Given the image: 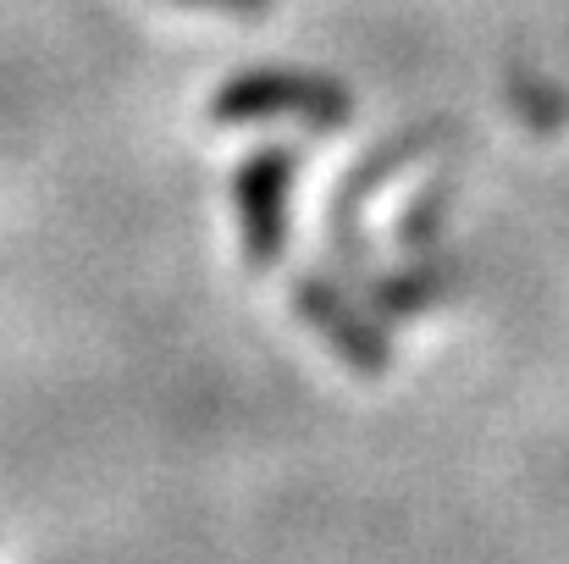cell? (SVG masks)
<instances>
[{
  "instance_id": "cell-3",
  "label": "cell",
  "mask_w": 569,
  "mask_h": 564,
  "mask_svg": "<svg viewBox=\"0 0 569 564\" xmlns=\"http://www.w3.org/2000/svg\"><path fill=\"white\" fill-rule=\"evenodd\" d=\"M305 172V156L293 145H260L232 172V216H238V249L254 271L282 266L293 244V184Z\"/></svg>"
},
{
  "instance_id": "cell-1",
  "label": "cell",
  "mask_w": 569,
  "mask_h": 564,
  "mask_svg": "<svg viewBox=\"0 0 569 564\" xmlns=\"http://www.w3.org/2000/svg\"><path fill=\"white\" fill-rule=\"evenodd\" d=\"M210 122L243 128V122H299L310 133H343L355 122V95L327 72L299 67H254L216 89Z\"/></svg>"
},
{
  "instance_id": "cell-4",
  "label": "cell",
  "mask_w": 569,
  "mask_h": 564,
  "mask_svg": "<svg viewBox=\"0 0 569 564\" xmlns=\"http://www.w3.org/2000/svg\"><path fill=\"white\" fill-rule=\"evenodd\" d=\"M288 305L299 310V321L360 376H387L392 372V338L377 310H360L349 299L343 283H332L327 271H299L288 283Z\"/></svg>"
},
{
  "instance_id": "cell-5",
  "label": "cell",
  "mask_w": 569,
  "mask_h": 564,
  "mask_svg": "<svg viewBox=\"0 0 569 564\" xmlns=\"http://www.w3.org/2000/svg\"><path fill=\"white\" fill-rule=\"evenodd\" d=\"M360 288H366V299H371V310L381 321H409V316H426V310H437L448 299L453 271L442 260L420 255V266H409V271H371Z\"/></svg>"
},
{
  "instance_id": "cell-7",
  "label": "cell",
  "mask_w": 569,
  "mask_h": 564,
  "mask_svg": "<svg viewBox=\"0 0 569 564\" xmlns=\"http://www.w3.org/2000/svg\"><path fill=\"white\" fill-rule=\"evenodd\" d=\"M178 6H204V11H227V17H260L277 0H178Z\"/></svg>"
},
{
  "instance_id": "cell-2",
  "label": "cell",
  "mask_w": 569,
  "mask_h": 564,
  "mask_svg": "<svg viewBox=\"0 0 569 564\" xmlns=\"http://www.w3.org/2000/svg\"><path fill=\"white\" fill-rule=\"evenodd\" d=\"M437 139H448V122H426V128H403V133H392L387 145H377L366 161H355L338 188H332V199H327V249H332V260H338V271L360 288L377 266H371V232H366V205L377 199L381 188L392 184V178H403Z\"/></svg>"
},
{
  "instance_id": "cell-6",
  "label": "cell",
  "mask_w": 569,
  "mask_h": 564,
  "mask_svg": "<svg viewBox=\"0 0 569 564\" xmlns=\"http://www.w3.org/2000/svg\"><path fill=\"white\" fill-rule=\"evenodd\" d=\"M448 210H453V178H431L409 199V210L398 216V249L403 255H431L442 227H448Z\"/></svg>"
}]
</instances>
